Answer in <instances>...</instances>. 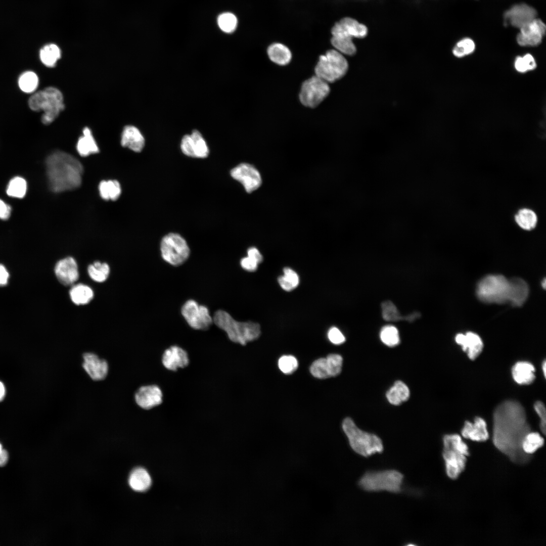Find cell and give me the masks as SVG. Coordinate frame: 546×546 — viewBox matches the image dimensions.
Instances as JSON below:
<instances>
[{"mask_svg":"<svg viewBox=\"0 0 546 546\" xmlns=\"http://www.w3.org/2000/svg\"><path fill=\"white\" fill-rule=\"evenodd\" d=\"M76 148L79 154L82 157L99 152L98 145L89 128L85 127L83 129V135L78 139Z\"/></svg>","mask_w":546,"mask_h":546,"instance_id":"obj_30","label":"cell"},{"mask_svg":"<svg viewBox=\"0 0 546 546\" xmlns=\"http://www.w3.org/2000/svg\"><path fill=\"white\" fill-rule=\"evenodd\" d=\"M534 409L539 417L540 420V427L542 433L545 434L546 416L545 408L544 404L540 401H536L534 405Z\"/></svg>","mask_w":546,"mask_h":546,"instance_id":"obj_49","label":"cell"},{"mask_svg":"<svg viewBox=\"0 0 546 546\" xmlns=\"http://www.w3.org/2000/svg\"><path fill=\"white\" fill-rule=\"evenodd\" d=\"M530 431L525 410L517 401L506 400L499 404L493 414V443L495 447L518 465L528 463L531 456L522 449V442Z\"/></svg>","mask_w":546,"mask_h":546,"instance_id":"obj_1","label":"cell"},{"mask_svg":"<svg viewBox=\"0 0 546 546\" xmlns=\"http://www.w3.org/2000/svg\"><path fill=\"white\" fill-rule=\"evenodd\" d=\"M534 372V366L527 361L517 362L512 369L514 380L520 385H528L532 383L535 379Z\"/></svg>","mask_w":546,"mask_h":546,"instance_id":"obj_26","label":"cell"},{"mask_svg":"<svg viewBox=\"0 0 546 546\" xmlns=\"http://www.w3.org/2000/svg\"><path fill=\"white\" fill-rule=\"evenodd\" d=\"M380 337L381 341L389 347L396 346L400 342L398 331L392 325L384 326L381 330Z\"/></svg>","mask_w":546,"mask_h":546,"instance_id":"obj_43","label":"cell"},{"mask_svg":"<svg viewBox=\"0 0 546 546\" xmlns=\"http://www.w3.org/2000/svg\"><path fill=\"white\" fill-rule=\"evenodd\" d=\"M145 139L136 127L126 126L122 132L121 144L135 152H140L145 146Z\"/></svg>","mask_w":546,"mask_h":546,"instance_id":"obj_24","label":"cell"},{"mask_svg":"<svg viewBox=\"0 0 546 546\" xmlns=\"http://www.w3.org/2000/svg\"><path fill=\"white\" fill-rule=\"evenodd\" d=\"M536 64L533 56L527 54L523 57H518L515 62V67L520 72H525L534 69Z\"/></svg>","mask_w":546,"mask_h":546,"instance_id":"obj_47","label":"cell"},{"mask_svg":"<svg viewBox=\"0 0 546 546\" xmlns=\"http://www.w3.org/2000/svg\"><path fill=\"white\" fill-rule=\"evenodd\" d=\"M267 54L271 61L280 65L288 64L292 58L290 50L281 43L270 44L267 49Z\"/></svg>","mask_w":546,"mask_h":546,"instance_id":"obj_32","label":"cell"},{"mask_svg":"<svg viewBox=\"0 0 546 546\" xmlns=\"http://www.w3.org/2000/svg\"><path fill=\"white\" fill-rule=\"evenodd\" d=\"M38 84L37 75L32 71H26L23 73L18 79V85L23 92L30 93L33 92Z\"/></svg>","mask_w":546,"mask_h":546,"instance_id":"obj_41","label":"cell"},{"mask_svg":"<svg viewBox=\"0 0 546 546\" xmlns=\"http://www.w3.org/2000/svg\"><path fill=\"white\" fill-rule=\"evenodd\" d=\"M217 24L222 31L231 33L236 30L238 25V20L234 14L226 12L219 15L217 18Z\"/></svg>","mask_w":546,"mask_h":546,"instance_id":"obj_44","label":"cell"},{"mask_svg":"<svg viewBox=\"0 0 546 546\" xmlns=\"http://www.w3.org/2000/svg\"><path fill=\"white\" fill-rule=\"evenodd\" d=\"M544 439L537 432H529L522 442V449L526 454L531 455L544 444Z\"/></svg>","mask_w":546,"mask_h":546,"instance_id":"obj_36","label":"cell"},{"mask_svg":"<svg viewBox=\"0 0 546 546\" xmlns=\"http://www.w3.org/2000/svg\"><path fill=\"white\" fill-rule=\"evenodd\" d=\"M9 274L5 267L0 264V286H5L8 283Z\"/></svg>","mask_w":546,"mask_h":546,"instance_id":"obj_54","label":"cell"},{"mask_svg":"<svg viewBox=\"0 0 546 546\" xmlns=\"http://www.w3.org/2000/svg\"><path fill=\"white\" fill-rule=\"evenodd\" d=\"M214 324L227 334L232 342L245 345L248 342L258 339L261 334L260 327L258 323L236 321L226 311L218 310L213 318Z\"/></svg>","mask_w":546,"mask_h":546,"instance_id":"obj_3","label":"cell"},{"mask_svg":"<svg viewBox=\"0 0 546 546\" xmlns=\"http://www.w3.org/2000/svg\"><path fill=\"white\" fill-rule=\"evenodd\" d=\"M510 280L500 275H488L479 282L477 287L478 298L486 303H509Z\"/></svg>","mask_w":546,"mask_h":546,"instance_id":"obj_8","label":"cell"},{"mask_svg":"<svg viewBox=\"0 0 546 546\" xmlns=\"http://www.w3.org/2000/svg\"><path fill=\"white\" fill-rule=\"evenodd\" d=\"M72 302L76 305H84L93 298L94 292L88 286L78 284L73 286L69 291Z\"/></svg>","mask_w":546,"mask_h":546,"instance_id":"obj_33","label":"cell"},{"mask_svg":"<svg viewBox=\"0 0 546 546\" xmlns=\"http://www.w3.org/2000/svg\"><path fill=\"white\" fill-rule=\"evenodd\" d=\"M283 271L284 275L278 278L279 284L283 290L291 291L298 286L299 276L294 270L288 267H285Z\"/></svg>","mask_w":546,"mask_h":546,"instance_id":"obj_38","label":"cell"},{"mask_svg":"<svg viewBox=\"0 0 546 546\" xmlns=\"http://www.w3.org/2000/svg\"><path fill=\"white\" fill-rule=\"evenodd\" d=\"M348 67L343 54L336 50H330L320 57L315 68V75L328 83L333 82L342 77Z\"/></svg>","mask_w":546,"mask_h":546,"instance_id":"obj_9","label":"cell"},{"mask_svg":"<svg viewBox=\"0 0 546 546\" xmlns=\"http://www.w3.org/2000/svg\"><path fill=\"white\" fill-rule=\"evenodd\" d=\"M191 135L193 140L194 158H206L209 154V150L201 133L197 130H194Z\"/></svg>","mask_w":546,"mask_h":546,"instance_id":"obj_37","label":"cell"},{"mask_svg":"<svg viewBox=\"0 0 546 546\" xmlns=\"http://www.w3.org/2000/svg\"><path fill=\"white\" fill-rule=\"evenodd\" d=\"M81 366L88 377L96 382L105 380L109 371L108 361L92 351L82 353Z\"/></svg>","mask_w":546,"mask_h":546,"instance_id":"obj_14","label":"cell"},{"mask_svg":"<svg viewBox=\"0 0 546 546\" xmlns=\"http://www.w3.org/2000/svg\"><path fill=\"white\" fill-rule=\"evenodd\" d=\"M280 370L285 374H291L298 368V362L293 355H283L278 360Z\"/></svg>","mask_w":546,"mask_h":546,"instance_id":"obj_46","label":"cell"},{"mask_svg":"<svg viewBox=\"0 0 546 546\" xmlns=\"http://www.w3.org/2000/svg\"><path fill=\"white\" fill-rule=\"evenodd\" d=\"M161 362L166 370L175 372L188 367L190 363V358L185 349L174 345L163 351L161 356Z\"/></svg>","mask_w":546,"mask_h":546,"instance_id":"obj_18","label":"cell"},{"mask_svg":"<svg viewBox=\"0 0 546 546\" xmlns=\"http://www.w3.org/2000/svg\"><path fill=\"white\" fill-rule=\"evenodd\" d=\"M8 460V453L3 449L0 451V466H4Z\"/></svg>","mask_w":546,"mask_h":546,"instance_id":"obj_55","label":"cell"},{"mask_svg":"<svg viewBox=\"0 0 546 546\" xmlns=\"http://www.w3.org/2000/svg\"><path fill=\"white\" fill-rule=\"evenodd\" d=\"M475 45L473 40L466 38L459 41L453 49V55L457 57H462L473 52Z\"/></svg>","mask_w":546,"mask_h":546,"instance_id":"obj_45","label":"cell"},{"mask_svg":"<svg viewBox=\"0 0 546 546\" xmlns=\"http://www.w3.org/2000/svg\"><path fill=\"white\" fill-rule=\"evenodd\" d=\"M342 428L351 448L357 454L368 457L383 451V444L380 437L361 430L351 418H346L343 421Z\"/></svg>","mask_w":546,"mask_h":546,"instance_id":"obj_6","label":"cell"},{"mask_svg":"<svg viewBox=\"0 0 546 546\" xmlns=\"http://www.w3.org/2000/svg\"><path fill=\"white\" fill-rule=\"evenodd\" d=\"M331 41L335 50L342 54L352 56L356 53V47L351 37L333 36Z\"/></svg>","mask_w":546,"mask_h":546,"instance_id":"obj_40","label":"cell"},{"mask_svg":"<svg viewBox=\"0 0 546 546\" xmlns=\"http://www.w3.org/2000/svg\"><path fill=\"white\" fill-rule=\"evenodd\" d=\"M46 163L49 185L53 191L62 192L80 186L83 167L72 155L56 151L48 157Z\"/></svg>","mask_w":546,"mask_h":546,"instance_id":"obj_2","label":"cell"},{"mask_svg":"<svg viewBox=\"0 0 546 546\" xmlns=\"http://www.w3.org/2000/svg\"><path fill=\"white\" fill-rule=\"evenodd\" d=\"M3 449L2 445L0 443V451Z\"/></svg>","mask_w":546,"mask_h":546,"instance_id":"obj_59","label":"cell"},{"mask_svg":"<svg viewBox=\"0 0 546 546\" xmlns=\"http://www.w3.org/2000/svg\"><path fill=\"white\" fill-rule=\"evenodd\" d=\"M342 357L338 354H330L326 358H320L314 360L310 367L311 375L318 379H326L336 377L342 370Z\"/></svg>","mask_w":546,"mask_h":546,"instance_id":"obj_15","label":"cell"},{"mask_svg":"<svg viewBox=\"0 0 546 546\" xmlns=\"http://www.w3.org/2000/svg\"><path fill=\"white\" fill-rule=\"evenodd\" d=\"M514 220L517 225L521 229L530 231L536 226L538 217L535 212L532 209L522 208L515 214Z\"/></svg>","mask_w":546,"mask_h":546,"instance_id":"obj_31","label":"cell"},{"mask_svg":"<svg viewBox=\"0 0 546 546\" xmlns=\"http://www.w3.org/2000/svg\"><path fill=\"white\" fill-rule=\"evenodd\" d=\"M27 183L22 177L16 176L12 178L9 183L6 190L9 196L22 198L26 194Z\"/></svg>","mask_w":546,"mask_h":546,"instance_id":"obj_42","label":"cell"},{"mask_svg":"<svg viewBox=\"0 0 546 546\" xmlns=\"http://www.w3.org/2000/svg\"><path fill=\"white\" fill-rule=\"evenodd\" d=\"M230 174L249 193L256 190L261 185V177L259 171L248 163H242L238 165L231 170Z\"/></svg>","mask_w":546,"mask_h":546,"instance_id":"obj_16","label":"cell"},{"mask_svg":"<svg viewBox=\"0 0 546 546\" xmlns=\"http://www.w3.org/2000/svg\"><path fill=\"white\" fill-rule=\"evenodd\" d=\"M133 397L135 404L140 408L149 411L162 404L164 395L158 384H146L136 388Z\"/></svg>","mask_w":546,"mask_h":546,"instance_id":"obj_13","label":"cell"},{"mask_svg":"<svg viewBox=\"0 0 546 546\" xmlns=\"http://www.w3.org/2000/svg\"><path fill=\"white\" fill-rule=\"evenodd\" d=\"M536 10L531 6L521 4L515 5L504 14L505 24L520 28L536 18Z\"/></svg>","mask_w":546,"mask_h":546,"instance_id":"obj_19","label":"cell"},{"mask_svg":"<svg viewBox=\"0 0 546 546\" xmlns=\"http://www.w3.org/2000/svg\"><path fill=\"white\" fill-rule=\"evenodd\" d=\"M181 312L189 325L195 330H206L213 322L208 308L194 300L186 301Z\"/></svg>","mask_w":546,"mask_h":546,"instance_id":"obj_12","label":"cell"},{"mask_svg":"<svg viewBox=\"0 0 546 546\" xmlns=\"http://www.w3.org/2000/svg\"><path fill=\"white\" fill-rule=\"evenodd\" d=\"M240 264L245 270L249 271H254L257 268L258 263L253 258L247 256L241 259Z\"/></svg>","mask_w":546,"mask_h":546,"instance_id":"obj_51","label":"cell"},{"mask_svg":"<svg viewBox=\"0 0 546 546\" xmlns=\"http://www.w3.org/2000/svg\"><path fill=\"white\" fill-rule=\"evenodd\" d=\"M510 283L509 303L515 306H520L528 296V286L524 280L518 278L510 279Z\"/></svg>","mask_w":546,"mask_h":546,"instance_id":"obj_25","label":"cell"},{"mask_svg":"<svg viewBox=\"0 0 546 546\" xmlns=\"http://www.w3.org/2000/svg\"><path fill=\"white\" fill-rule=\"evenodd\" d=\"M457 344L462 346L464 351L467 352L469 358L474 360L481 352L483 343L477 334L468 332L466 334L459 333L455 337Z\"/></svg>","mask_w":546,"mask_h":546,"instance_id":"obj_22","label":"cell"},{"mask_svg":"<svg viewBox=\"0 0 546 546\" xmlns=\"http://www.w3.org/2000/svg\"><path fill=\"white\" fill-rule=\"evenodd\" d=\"M461 433L464 438L479 442L485 441L489 438L486 423L480 417H476L474 423L466 421Z\"/></svg>","mask_w":546,"mask_h":546,"instance_id":"obj_23","label":"cell"},{"mask_svg":"<svg viewBox=\"0 0 546 546\" xmlns=\"http://www.w3.org/2000/svg\"><path fill=\"white\" fill-rule=\"evenodd\" d=\"M5 394V388L4 384L0 382V401L4 397Z\"/></svg>","mask_w":546,"mask_h":546,"instance_id":"obj_56","label":"cell"},{"mask_svg":"<svg viewBox=\"0 0 546 546\" xmlns=\"http://www.w3.org/2000/svg\"><path fill=\"white\" fill-rule=\"evenodd\" d=\"M29 108L34 111H43V124L52 123L64 109L63 96L58 88L50 86L33 94L28 100Z\"/></svg>","mask_w":546,"mask_h":546,"instance_id":"obj_5","label":"cell"},{"mask_svg":"<svg viewBox=\"0 0 546 546\" xmlns=\"http://www.w3.org/2000/svg\"><path fill=\"white\" fill-rule=\"evenodd\" d=\"M545 31L544 23L536 18L520 28L517 37V42L523 47L538 46L541 43Z\"/></svg>","mask_w":546,"mask_h":546,"instance_id":"obj_17","label":"cell"},{"mask_svg":"<svg viewBox=\"0 0 546 546\" xmlns=\"http://www.w3.org/2000/svg\"><path fill=\"white\" fill-rule=\"evenodd\" d=\"M248 256L253 258L258 264L263 260V257L259 251L255 247H252L247 250Z\"/></svg>","mask_w":546,"mask_h":546,"instance_id":"obj_53","label":"cell"},{"mask_svg":"<svg viewBox=\"0 0 546 546\" xmlns=\"http://www.w3.org/2000/svg\"><path fill=\"white\" fill-rule=\"evenodd\" d=\"M545 284H546V282H545V279H544L543 280V282H542V287H543V288H545Z\"/></svg>","mask_w":546,"mask_h":546,"instance_id":"obj_58","label":"cell"},{"mask_svg":"<svg viewBox=\"0 0 546 546\" xmlns=\"http://www.w3.org/2000/svg\"><path fill=\"white\" fill-rule=\"evenodd\" d=\"M410 391L407 386L401 381H396L386 392V397L390 403L395 405L400 404L408 400Z\"/></svg>","mask_w":546,"mask_h":546,"instance_id":"obj_29","label":"cell"},{"mask_svg":"<svg viewBox=\"0 0 546 546\" xmlns=\"http://www.w3.org/2000/svg\"><path fill=\"white\" fill-rule=\"evenodd\" d=\"M61 51L55 44H48L42 48L39 52V57L43 65L48 67H54L61 58Z\"/></svg>","mask_w":546,"mask_h":546,"instance_id":"obj_35","label":"cell"},{"mask_svg":"<svg viewBox=\"0 0 546 546\" xmlns=\"http://www.w3.org/2000/svg\"><path fill=\"white\" fill-rule=\"evenodd\" d=\"M160 251L163 259L174 266H178L185 262L190 253L186 240L175 233H169L162 238Z\"/></svg>","mask_w":546,"mask_h":546,"instance_id":"obj_10","label":"cell"},{"mask_svg":"<svg viewBox=\"0 0 546 546\" xmlns=\"http://www.w3.org/2000/svg\"><path fill=\"white\" fill-rule=\"evenodd\" d=\"M381 306L383 318L386 321L397 322L403 320L413 322L421 317L420 313L417 311L405 316H402L396 306L390 300L383 301Z\"/></svg>","mask_w":546,"mask_h":546,"instance_id":"obj_27","label":"cell"},{"mask_svg":"<svg viewBox=\"0 0 546 546\" xmlns=\"http://www.w3.org/2000/svg\"><path fill=\"white\" fill-rule=\"evenodd\" d=\"M403 475L395 470L371 471L366 472L358 484L367 491H387L393 493L401 490Z\"/></svg>","mask_w":546,"mask_h":546,"instance_id":"obj_7","label":"cell"},{"mask_svg":"<svg viewBox=\"0 0 546 546\" xmlns=\"http://www.w3.org/2000/svg\"><path fill=\"white\" fill-rule=\"evenodd\" d=\"M192 144L193 140L191 135H185L181 141L180 149L185 155L194 158Z\"/></svg>","mask_w":546,"mask_h":546,"instance_id":"obj_50","label":"cell"},{"mask_svg":"<svg viewBox=\"0 0 546 546\" xmlns=\"http://www.w3.org/2000/svg\"><path fill=\"white\" fill-rule=\"evenodd\" d=\"M11 208L4 201L0 199V219L5 220L11 215Z\"/></svg>","mask_w":546,"mask_h":546,"instance_id":"obj_52","label":"cell"},{"mask_svg":"<svg viewBox=\"0 0 546 546\" xmlns=\"http://www.w3.org/2000/svg\"><path fill=\"white\" fill-rule=\"evenodd\" d=\"M55 272L59 282L65 286L72 285L79 277L77 263L71 257L59 260L55 265Z\"/></svg>","mask_w":546,"mask_h":546,"instance_id":"obj_21","label":"cell"},{"mask_svg":"<svg viewBox=\"0 0 546 546\" xmlns=\"http://www.w3.org/2000/svg\"><path fill=\"white\" fill-rule=\"evenodd\" d=\"M128 483L133 490L142 492L149 488L151 485L152 480L146 470L143 468H137L130 473Z\"/></svg>","mask_w":546,"mask_h":546,"instance_id":"obj_28","label":"cell"},{"mask_svg":"<svg viewBox=\"0 0 546 546\" xmlns=\"http://www.w3.org/2000/svg\"><path fill=\"white\" fill-rule=\"evenodd\" d=\"M330 90L328 83L315 75L303 82L299 99L303 105L315 107L327 97Z\"/></svg>","mask_w":546,"mask_h":546,"instance_id":"obj_11","label":"cell"},{"mask_svg":"<svg viewBox=\"0 0 546 546\" xmlns=\"http://www.w3.org/2000/svg\"><path fill=\"white\" fill-rule=\"evenodd\" d=\"M443 444L442 457L446 475L452 480L456 479L465 469L467 457L470 455L469 447L456 434L444 435Z\"/></svg>","mask_w":546,"mask_h":546,"instance_id":"obj_4","label":"cell"},{"mask_svg":"<svg viewBox=\"0 0 546 546\" xmlns=\"http://www.w3.org/2000/svg\"><path fill=\"white\" fill-rule=\"evenodd\" d=\"M542 371H543V374H544V376L545 377L546 362H545V360H544L543 363H542Z\"/></svg>","mask_w":546,"mask_h":546,"instance_id":"obj_57","label":"cell"},{"mask_svg":"<svg viewBox=\"0 0 546 546\" xmlns=\"http://www.w3.org/2000/svg\"><path fill=\"white\" fill-rule=\"evenodd\" d=\"M99 191L101 197L106 200H117L121 194V189L119 183L115 180H103L99 185Z\"/></svg>","mask_w":546,"mask_h":546,"instance_id":"obj_34","label":"cell"},{"mask_svg":"<svg viewBox=\"0 0 546 546\" xmlns=\"http://www.w3.org/2000/svg\"><path fill=\"white\" fill-rule=\"evenodd\" d=\"M329 340L333 344L339 345L343 343L345 341L344 335L337 327L331 328L328 332Z\"/></svg>","mask_w":546,"mask_h":546,"instance_id":"obj_48","label":"cell"},{"mask_svg":"<svg viewBox=\"0 0 546 546\" xmlns=\"http://www.w3.org/2000/svg\"><path fill=\"white\" fill-rule=\"evenodd\" d=\"M367 27L356 20L345 17L337 22L332 27L331 33L333 36H346L362 38L367 34Z\"/></svg>","mask_w":546,"mask_h":546,"instance_id":"obj_20","label":"cell"},{"mask_svg":"<svg viewBox=\"0 0 546 546\" xmlns=\"http://www.w3.org/2000/svg\"><path fill=\"white\" fill-rule=\"evenodd\" d=\"M87 271L90 278L94 281L102 283L106 280L110 273L109 265L100 261H95L87 268Z\"/></svg>","mask_w":546,"mask_h":546,"instance_id":"obj_39","label":"cell"}]
</instances>
